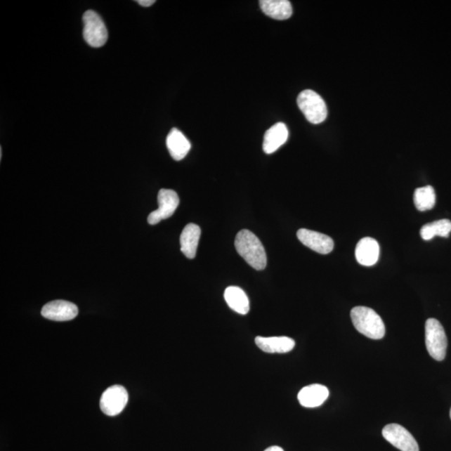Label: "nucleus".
Wrapping results in <instances>:
<instances>
[{"label": "nucleus", "instance_id": "4468645a", "mask_svg": "<svg viewBox=\"0 0 451 451\" xmlns=\"http://www.w3.org/2000/svg\"><path fill=\"white\" fill-rule=\"evenodd\" d=\"M256 346L261 351L269 353H285L293 351L295 342L293 339L281 336V337H256Z\"/></svg>", "mask_w": 451, "mask_h": 451}, {"label": "nucleus", "instance_id": "2eb2a0df", "mask_svg": "<svg viewBox=\"0 0 451 451\" xmlns=\"http://www.w3.org/2000/svg\"><path fill=\"white\" fill-rule=\"evenodd\" d=\"M201 228L199 226L190 223L185 226L180 237L181 251L189 259H193L197 254Z\"/></svg>", "mask_w": 451, "mask_h": 451}, {"label": "nucleus", "instance_id": "20e7f679", "mask_svg": "<svg viewBox=\"0 0 451 451\" xmlns=\"http://www.w3.org/2000/svg\"><path fill=\"white\" fill-rule=\"evenodd\" d=\"M426 348L433 359L437 361L445 360L447 351V337L443 326L436 318H429L426 322Z\"/></svg>", "mask_w": 451, "mask_h": 451}, {"label": "nucleus", "instance_id": "9b49d317", "mask_svg": "<svg viewBox=\"0 0 451 451\" xmlns=\"http://www.w3.org/2000/svg\"><path fill=\"white\" fill-rule=\"evenodd\" d=\"M329 396L328 388L315 384L303 387L299 393L298 399L301 405L306 408H316L324 404Z\"/></svg>", "mask_w": 451, "mask_h": 451}, {"label": "nucleus", "instance_id": "4be33fe9", "mask_svg": "<svg viewBox=\"0 0 451 451\" xmlns=\"http://www.w3.org/2000/svg\"><path fill=\"white\" fill-rule=\"evenodd\" d=\"M264 451H285V450H282V448L280 447V446L274 445V446H271V447H268Z\"/></svg>", "mask_w": 451, "mask_h": 451}, {"label": "nucleus", "instance_id": "aec40b11", "mask_svg": "<svg viewBox=\"0 0 451 451\" xmlns=\"http://www.w3.org/2000/svg\"><path fill=\"white\" fill-rule=\"evenodd\" d=\"M436 200L435 189L431 185L419 188L414 191V202L419 211L431 210L436 205Z\"/></svg>", "mask_w": 451, "mask_h": 451}, {"label": "nucleus", "instance_id": "412c9836", "mask_svg": "<svg viewBox=\"0 0 451 451\" xmlns=\"http://www.w3.org/2000/svg\"><path fill=\"white\" fill-rule=\"evenodd\" d=\"M136 2L138 3L140 6L144 7L152 6L153 4L156 3L155 0H138V1Z\"/></svg>", "mask_w": 451, "mask_h": 451}, {"label": "nucleus", "instance_id": "39448f33", "mask_svg": "<svg viewBox=\"0 0 451 451\" xmlns=\"http://www.w3.org/2000/svg\"><path fill=\"white\" fill-rule=\"evenodd\" d=\"M84 39L94 48L103 47L108 39V31L101 17L94 11H88L83 15Z\"/></svg>", "mask_w": 451, "mask_h": 451}, {"label": "nucleus", "instance_id": "6e6552de", "mask_svg": "<svg viewBox=\"0 0 451 451\" xmlns=\"http://www.w3.org/2000/svg\"><path fill=\"white\" fill-rule=\"evenodd\" d=\"M382 435L384 439L401 451H419L414 436L400 424H388L383 429Z\"/></svg>", "mask_w": 451, "mask_h": 451}, {"label": "nucleus", "instance_id": "7ed1b4c3", "mask_svg": "<svg viewBox=\"0 0 451 451\" xmlns=\"http://www.w3.org/2000/svg\"><path fill=\"white\" fill-rule=\"evenodd\" d=\"M297 103L301 112L309 122L320 124L326 120L328 110L325 101L315 91H303L298 96Z\"/></svg>", "mask_w": 451, "mask_h": 451}, {"label": "nucleus", "instance_id": "a211bd4d", "mask_svg": "<svg viewBox=\"0 0 451 451\" xmlns=\"http://www.w3.org/2000/svg\"><path fill=\"white\" fill-rule=\"evenodd\" d=\"M224 299L230 308L242 315L249 312L250 303L245 292L240 287L231 286L224 292Z\"/></svg>", "mask_w": 451, "mask_h": 451}, {"label": "nucleus", "instance_id": "f257e3e1", "mask_svg": "<svg viewBox=\"0 0 451 451\" xmlns=\"http://www.w3.org/2000/svg\"><path fill=\"white\" fill-rule=\"evenodd\" d=\"M235 247L238 254L255 270L261 271L266 268V251L254 233L249 230H242L237 234Z\"/></svg>", "mask_w": 451, "mask_h": 451}, {"label": "nucleus", "instance_id": "f3484780", "mask_svg": "<svg viewBox=\"0 0 451 451\" xmlns=\"http://www.w3.org/2000/svg\"><path fill=\"white\" fill-rule=\"evenodd\" d=\"M260 7L265 15L278 20L289 19L293 8L287 0H261Z\"/></svg>", "mask_w": 451, "mask_h": 451}, {"label": "nucleus", "instance_id": "0eeeda50", "mask_svg": "<svg viewBox=\"0 0 451 451\" xmlns=\"http://www.w3.org/2000/svg\"><path fill=\"white\" fill-rule=\"evenodd\" d=\"M128 402V393L121 386H113L106 390L100 398V406L108 417H116L122 412Z\"/></svg>", "mask_w": 451, "mask_h": 451}, {"label": "nucleus", "instance_id": "6ab92c4d", "mask_svg": "<svg viewBox=\"0 0 451 451\" xmlns=\"http://www.w3.org/2000/svg\"><path fill=\"white\" fill-rule=\"evenodd\" d=\"M451 233V222L448 219H441L424 225L421 229V236L424 241L431 240L436 236L448 237Z\"/></svg>", "mask_w": 451, "mask_h": 451}, {"label": "nucleus", "instance_id": "ddd939ff", "mask_svg": "<svg viewBox=\"0 0 451 451\" xmlns=\"http://www.w3.org/2000/svg\"><path fill=\"white\" fill-rule=\"evenodd\" d=\"M289 138V130L285 123L278 122L264 135L263 148L266 154L275 152Z\"/></svg>", "mask_w": 451, "mask_h": 451}, {"label": "nucleus", "instance_id": "f03ea898", "mask_svg": "<svg viewBox=\"0 0 451 451\" xmlns=\"http://www.w3.org/2000/svg\"><path fill=\"white\" fill-rule=\"evenodd\" d=\"M351 315L353 326L360 334L372 339L384 338L386 326L382 318L372 308L358 306L352 309Z\"/></svg>", "mask_w": 451, "mask_h": 451}, {"label": "nucleus", "instance_id": "dca6fc26", "mask_svg": "<svg viewBox=\"0 0 451 451\" xmlns=\"http://www.w3.org/2000/svg\"><path fill=\"white\" fill-rule=\"evenodd\" d=\"M166 147L171 157L176 161H181L187 156L192 145L183 132L174 128L167 136Z\"/></svg>", "mask_w": 451, "mask_h": 451}, {"label": "nucleus", "instance_id": "5701e85b", "mask_svg": "<svg viewBox=\"0 0 451 451\" xmlns=\"http://www.w3.org/2000/svg\"><path fill=\"white\" fill-rule=\"evenodd\" d=\"M450 419H451V409H450Z\"/></svg>", "mask_w": 451, "mask_h": 451}, {"label": "nucleus", "instance_id": "f8f14e48", "mask_svg": "<svg viewBox=\"0 0 451 451\" xmlns=\"http://www.w3.org/2000/svg\"><path fill=\"white\" fill-rule=\"evenodd\" d=\"M355 256L358 263L362 266H373L378 262L379 245L372 237H364L358 242L355 249Z\"/></svg>", "mask_w": 451, "mask_h": 451}, {"label": "nucleus", "instance_id": "423d86ee", "mask_svg": "<svg viewBox=\"0 0 451 451\" xmlns=\"http://www.w3.org/2000/svg\"><path fill=\"white\" fill-rule=\"evenodd\" d=\"M158 209L148 216V223L156 225L174 214L179 205V197L174 190L162 189L158 193Z\"/></svg>", "mask_w": 451, "mask_h": 451}, {"label": "nucleus", "instance_id": "9d476101", "mask_svg": "<svg viewBox=\"0 0 451 451\" xmlns=\"http://www.w3.org/2000/svg\"><path fill=\"white\" fill-rule=\"evenodd\" d=\"M297 237L303 245L318 254H329L334 249L333 240L325 234L302 228L299 230Z\"/></svg>", "mask_w": 451, "mask_h": 451}, {"label": "nucleus", "instance_id": "1a4fd4ad", "mask_svg": "<svg viewBox=\"0 0 451 451\" xmlns=\"http://www.w3.org/2000/svg\"><path fill=\"white\" fill-rule=\"evenodd\" d=\"M78 308L73 303L65 300H55L43 307L41 315L53 321H70L78 315Z\"/></svg>", "mask_w": 451, "mask_h": 451}]
</instances>
